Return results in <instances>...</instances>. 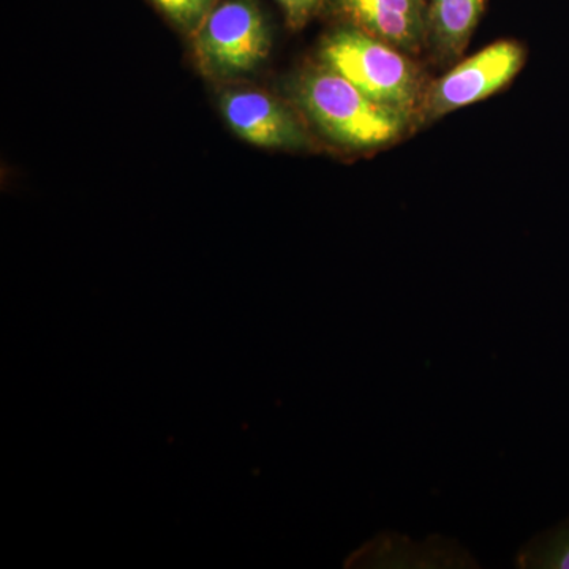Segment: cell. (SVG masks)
<instances>
[{"instance_id":"obj_2","label":"cell","mask_w":569,"mask_h":569,"mask_svg":"<svg viewBox=\"0 0 569 569\" xmlns=\"http://www.w3.org/2000/svg\"><path fill=\"white\" fill-rule=\"evenodd\" d=\"M318 58L370 99L411 118L418 114L427 88L425 74L399 48L347 26L326 37Z\"/></svg>"},{"instance_id":"obj_7","label":"cell","mask_w":569,"mask_h":569,"mask_svg":"<svg viewBox=\"0 0 569 569\" xmlns=\"http://www.w3.org/2000/svg\"><path fill=\"white\" fill-rule=\"evenodd\" d=\"M485 11V0H427L426 47L443 62L466 51Z\"/></svg>"},{"instance_id":"obj_5","label":"cell","mask_w":569,"mask_h":569,"mask_svg":"<svg viewBox=\"0 0 569 569\" xmlns=\"http://www.w3.org/2000/svg\"><path fill=\"white\" fill-rule=\"evenodd\" d=\"M224 121L242 140L258 148L306 151L313 140L298 116L260 89H231L220 100Z\"/></svg>"},{"instance_id":"obj_3","label":"cell","mask_w":569,"mask_h":569,"mask_svg":"<svg viewBox=\"0 0 569 569\" xmlns=\"http://www.w3.org/2000/svg\"><path fill=\"white\" fill-rule=\"evenodd\" d=\"M271 50V33L257 0H224L193 33V52L206 77L234 78L260 67Z\"/></svg>"},{"instance_id":"obj_1","label":"cell","mask_w":569,"mask_h":569,"mask_svg":"<svg viewBox=\"0 0 569 569\" xmlns=\"http://www.w3.org/2000/svg\"><path fill=\"white\" fill-rule=\"evenodd\" d=\"M293 96L325 137L353 151L391 144L411 122L410 114L370 99L321 62L298 74Z\"/></svg>"},{"instance_id":"obj_4","label":"cell","mask_w":569,"mask_h":569,"mask_svg":"<svg viewBox=\"0 0 569 569\" xmlns=\"http://www.w3.org/2000/svg\"><path fill=\"white\" fill-rule=\"evenodd\" d=\"M523 62L526 50L516 41L500 40L486 47L427 84L418 118L422 122L436 121L449 112L488 99L515 80Z\"/></svg>"},{"instance_id":"obj_9","label":"cell","mask_w":569,"mask_h":569,"mask_svg":"<svg viewBox=\"0 0 569 569\" xmlns=\"http://www.w3.org/2000/svg\"><path fill=\"white\" fill-rule=\"evenodd\" d=\"M181 31L193 36L211 13L217 0H152Z\"/></svg>"},{"instance_id":"obj_8","label":"cell","mask_w":569,"mask_h":569,"mask_svg":"<svg viewBox=\"0 0 569 569\" xmlns=\"http://www.w3.org/2000/svg\"><path fill=\"white\" fill-rule=\"evenodd\" d=\"M520 567L569 569V519L520 553Z\"/></svg>"},{"instance_id":"obj_10","label":"cell","mask_w":569,"mask_h":569,"mask_svg":"<svg viewBox=\"0 0 569 569\" xmlns=\"http://www.w3.org/2000/svg\"><path fill=\"white\" fill-rule=\"evenodd\" d=\"M291 31H301L320 11L323 0H277Z\"/></svg>"},{"instance_id":"obj_6","label":"cell","mask_w":569,"mask_h":569,"mask_svg":"<svg viewBox=\"0 0 569 569\" xmlns=\"http://www.w3.org/2000/svg\"><path fill=\"white\" fill-rule=\"evenodd\" d=\"M350 26L419 54L427 40V0H332Z\"/></svg>"}]
</instances>
